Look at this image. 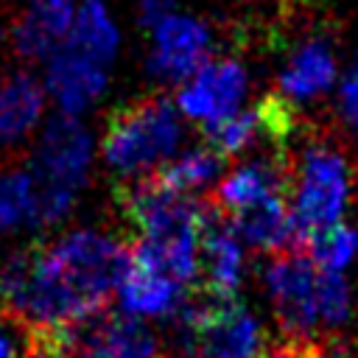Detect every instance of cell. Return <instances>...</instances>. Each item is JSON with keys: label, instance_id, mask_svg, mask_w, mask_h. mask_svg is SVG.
<instances>
[{"label": "cell", "instance_id": "obj_7", "mask_svg": "<svg viewBox=\"0 0 358 358\" xmlns=\"http://www.w3.org/2000/svg\"><path fill=\"white\" fill-rule=\"evenodd\" d=\"M243 241L238 238L227 210L204 196L201 207V229H199V257L204 291L215 296H235L243 277Z\"/></svg>", "mask_w": 358, "mask_h": 358}, {"label": "cell", "instance_id": "obj_13", "mask_svg": "<svg viewBox=\"0 0 358 358\" xmlns=\"http://www.w3.org/2000/svg\"><path fill=\"white\" fill-rule=\"evenodd\" d=\"M45 112V87L31 73H14L0 81V151L17 148Z\"/></svg>", "mask_w": 358, "mask_h": 358}, {"label": "cell", "instance_id": "obj_1", "mask_svg": "<svg viewBox=\"0 0 358 358\" xmlns=\"http://www.w3.org/2000/svg\"><path fill=\"white\" fill-rule=\"evenodd\" d=\"M42 257L84 319L106 310L131 266V249L95 229H76L53 243H42Z\"/></svg>", "mask_w": 358, "mask_h": 358}, {"label": "cell", "instance_id": "obj_18", "mask_svg": "<svg viewBox=\"0 0 358 358\" xmlns=\"http://www.w3.org/2000/svg\"><path fill=\"white\" fill-rule=\"evenodd\" d=\"M36 182L25 168H8L0 173V232L34 221Z\"/></svg>", "mask_w": 358, "mask_h": 358}, {"label": "cell", "instance_id": "obj_19", "mask_svg": "<svg viewBox=\"0 0 358 358\" xmlns=\"http://www.w3.org/2000/svg\"><path fill=\"white\" fill-rule=\"evenodd\" d=\"M257 134H263V120L257 106L249 112H235L232 117H224L218 123L204 126V145L221 154L224 159L241 154Z\"/></svg>", "mask_w": 358, "mask_h": 358}, {"label": "cell", "instance_id": "obj_9", "mask_svg": "<svg viewBox=\"0 0 358 358\" xmlns=\"http://www.w3.org/2000/svg\"><path fill=\"white\" fill-rule=\"evenodd\" d=\"M78 358H165V352L140 316L103 310L84 322Z\"/></svg>", "mask_w": 358, "mask_h": 358}, {"label": "cell", "instance_id": "obj_12", "mask_svg": "<svg viewBox=\"0 0 358 358\" xmlns=\"http://www.w3.org/2000/svg\"><path fill=\"white\" fill-rule=\"evenodd\" d=\"M76 0H28L22 17L11 28V45L20 59L36 62L67 39L76 20Z\"/></svg>", "mask_w": 358, "mask_h": 358}, {"label": "cell", "instance_id": "obj_24", "mask_svg": "<svg viewBox=\"0 0 358 358\" xmlns=\"http://www.w3.org/2000/svg\"><path fill=\"white\" fill-rule=\"evenodd\" d=\"M17 352H14V344H11V338L0 330V358H14Z\"/></svg>", "mask_w": 358, "mask_h": 358}, {"label": "cell", "instance_id": "obj_5", "mask_svg": "<svg viewBox=\"0 0 358 358\" xmlns=\"http://www.w3.org/2000/svg\"><path fill=\"white\" fill-rule=\"evenodd\" d=\"M316 277L319 266L302 246L274 252L263 268V285L268 291L274 319L285 333V344L316 341V324L322 322Z\"/></svg>", "mask_w": 358, "mask_h": 358}, {"label": "cell", "instance_id": "obj_2", "mask_svg": "<svg viewBox=\"0 0 358 358\" xmlns=\"http://www.w3.org/2000/svg\"><path fill=\"white\" fill-rule=\"evenodd\" d=\"M182 140L179 106L165 95L126 101L109 115L103 159L120 176H143L165 165Z\"/></svg>", "mask_w": 358, "mask_h": 358}, {"label": "cell", "instance_id": "obj_16", "mask_svg": "<svg viewBox=\"0 0 358 358\" xmlns=\"http://www.w3.org/2000/svg\"><path fill=\"white\" fill-rule=\"evenodd\" d=\"M64 42L73 45L76 50H81L84 56L109 67V62L117 53V28L106 11V3L103 0H84L76 11L73 28H70Z\"/></svg>", "mask_w": 358, "mask_h": 358}, {"label": "cell", "instance_id": "obj_10", "mask_svg": "<svg viewBox=\"0 0 358 358\" xmlns=\"http://www.w3.org/2000/svg\"><path fill=\"white\" fill-rule=\"evenodd\" d=\"M106 87V64L84 56L73 45L62 42L48 59V92L62 112L78 115Z\"/></svg>", "mask_w": 358, "mask_h": 358}, {"label": "cell", "instance_id": "obj_6", "mask_svg": "<svg viewBox=\"0 0 358 358\" xmlns=\"http://www.w3.org/2000/svg\"><path fill=\"white\" fill-rule=\"evenodd\" d=\"M246 95V70L241 62L229 56L210 59L201 70H196L179 90L176 106L196 123H218L241 112V101Z\"/></svg>", "mask_w": 358, "mask_h": 358}, {"label": "cell", "instance_id": "obj_21", "mask_svg": "<svg viewBox=\"0 0 358 358\" xmlns=\"http://www.w3.org/2000/svg\"><path fill=\"white\" fill-rule=\"evenodd\" d=\"M316 296H319V316L322 324H344L350 316V288L341 271L336 268H319L316 277Z\"/></svg>", "mask_w": 358, "mask_h": 358}, {"label": "cell", "instance_id": "obj_11", "mask_svg": "<svg viewBox=\"0 0 358 358\" xmlns=\"http://www.w3.org/2000/svg\"><path fill=\"white\" fill-rule=\"evenodd\" d=\"M238 238L260 252H285V249H296L299 243V232L291 215V201L288 193H271L263 196L235 213H227Z\"/></svg>", "mask_w": 358, "mask_h": 358}, {"label": "cell", "instance_id": "obj_14", "mask_svg": "<svg viewBox=\"0 0 358 358\" xmlns=\"http://www.w3.org/2000/svg\"><path fill=\"white\" fill-rule=\"evenodd\" d=\"M336 78V56L327 39L313 36L302 42L280 73V95L291 103H302L324 92Z\"/></svg>", "mask_w": 358, "mask_h": 358}, {"label": "cell", "instance_id": "obj_22", "mask_svg": "<svg viewBox=\"0 0 358 358\" xmlns=\"http://www.w3.org/2000/svg\"><path fill=\"white\" fill-rule=\"evenodd\" d=\"M338 115H341V120L350 129L358 131V56L352 59L350 70L341 78V87H338Z\"/></svg>", "mask_w": 358, "mask_h": 358}, {"label": "cell", "instance_id": "obj_3", "mask_svg": "<svg viewBox=\"0 0 358 358\" xmlns=\"http://www.w3.org/2000/svg\"><path fill=\"white\" fill-rule=\"evenodd\" d=\"M90 159L92 140L78 117L70 112H59L56 117H50L31 171L36 182L31 227H50L73 210L78 190L87 185Z\"/></svg>", "mask_w": 358, "mask_h": 358}, {"label": "cell", "instance_id": "obj_23", "mask_svg": "<svg viewBox=\"0 0 358 358\" xmlns=\"http://www.w3.org/2000/svg\"><path fill=\"white\" fill-rule=\"evenodd\" d=\"M173 0H140V22L143 25H157L165 14H171Z\"/></svg>", "mask_w": 358, "mask_h": 358}, {"label": "cell", "instance_id": "obj_4", "mask_svg": "<svg viewBox=\"0 0 358 358\" xmlns=\"http://www.w3.org/2000/svg\"><path fill=\"white\" fill-rule=\"evenodd\" d=\"M350 193V168L338 148L327 143H308L288 173V201L291 215L305 243L313 232L327 229L341 221Z\"/></svg>", "mask_w": 358, "mask_h": 358}, {"label": "cell", "instance_id": "obj_15", "mask_svg": "<svg viewBox=\"0 0 358 358\" xmlns=\"http://www.w3.org/2000/svg\"><path fill=\"white\" fill-rule=\"evenodd\" d=\"M185 288L182 282L140 266L131 257V266L117 288L123 310L134 313V316H173L182 305H185Z\"/></svg>", "mask_w": 358, "mask_h": 358}, {"label": "cell", "instance_id": "obj_8", "mask_svg": "<svg viewBox=\"0 0 358 358\" xmlns=\"http://www.w3.org/2000/svg\"><path fill=\"white\" fill-rule=\"evenodd\" d=\"M210 62V28L187 14H165L154 25L148 67L168 81H187Z\"/></svg>", "mask_w": 358, "mask_h": 358}, {"label": "cell", "instance_id": "obj_20", "mask_svg": "<svg viewBox=\"0 0 358 358\" xmlns=\"http://www.w3.org/2000/svg\"><path fill=\"white\" fill-rule=\"evenodd\" d=\"M302 249L313 257V263L319 268H336V271H341L355 257V252H358V232L352 227H347V224L338 221V224H333L327 229L313 232L302 243Z\"/></svg>", "mask_w": 358, "mask_h": 358}, {"label": "cell", "instance_id": "obj_17", "mask_svg": "<svg viewBox=\"0 0 358 358\" xmlns=\"http://www.w3.org/2000/svg\"><path fill=\"white\" fill-rule=\"evenodd\" d=\"M224 157L215 154L213 148L201 145V148H193L182 157H176L173 162H165L159 165L157 171H151L162 185H168L171 190H179V193H196V190H204L224 168Z\"/></svg>", "mask_w": 358, "mask_h": 358}]
</instances>
